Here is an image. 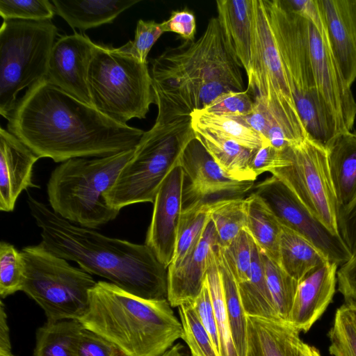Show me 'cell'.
<instances>
[{
    "mask_svg": "<svg viewBox=\"0 0 356 356\" xmlns=\"http://www.w3.org/2000/svg\"><path fill=\"white\" fill-rule=\"evenodd\" d=\"M7 130L40 159L56 163L134 149L145 132L114 121L46 78L18 99Z\"/></svg>",
    "mask_w": 356,
    "mask_h": 356,
    "instance_id": "1",
    "label": "cell"
},
{
    "mask_svg": "<svg viewBox=\"0 0 356 356\" xmlns=\"http://www.w3.org/2000/svg\"><path fill=\"white\" fill-rule=\"evenodd\" d=\"M27 203L41 229V243L49 251L136 296L168 300V269L147 245L71 222L29 193Z\"/></svg>",
    "mask_w": 356,
    "mask_h": 356,
    "instance_id": "2",
    "label": "cell"
},
{
    "mask_svg": "<svg viewBox=\"0 0 356 356\" xmlns=\"http://www.w3.org/2000/svg\"><path fill=\"white\" fill-rule=\"evenodd\" d=\"M240 66L227 44L219 21L211 17L202 35L168 47L152 60L158 113L155 122L191 117L219 95L243 91Z\"/></svg>",
    "mask_w": 356,
    "mask_h": 356,
    "instance_id": "3",
    "label": "cell"
},
{
    "mask_svg": "<svg viewBox=\"0 0 356 356\" xmlns=\"http://www.w3.org/2000/svg\"><path fill=\"white\" fill-rule=\"evenodd\" d=\"M78 321L120 356H159L183 337L168 300L143 298L105 281L90 290L88 308Z\"/></svg>",
    "mask_w": 356,
    "mask_h": 356,
    "instance_id": "4",
    "label": "cell"
},
{
    "mask_svg": "<svg viewBox=\"0 0 356 356\" xmlns=\"http://www.w3.org/2000/svg\"><path fill=\"white\" fill-rule=\"evenodd\" d=\"M134 149L104 157L63 162L52 171L47 183L51 209L70 222L90 229L114 220L120 211L108 204L105 194Z\"/></svg>",
    "mask_w": 356,
    "mask_h": 356,
    "instance_id": "5",
    "label": "cell"
},
{
    "mask_svg": "<svg viewBox=\"0 0 356 356\" xmlns=\"http://www.w3.org/2000/svg\"><path fill=\"white\" fill-rule=\"evenodd\" d=\"M195 137L191 117L155 122L144 132L132 157L105 194L108 204L120 211L133 204L154 203L163 181L179 165L184 149Z\"/></svg>",
    "mask_w": 356,
    "mask_h": 356,
    "instance_id": "6",
    "label": "cell"
},
{
    "mask_svg": "<svg viewBox=\"0 0 356 356\" xmlns=\"http://www.w3.org/2000/svg\"><path fill=\"white\" fill-rule=\"evenodd\" d=\"M88 86L92 106L120 124L145 118L150 105L155 104L147 63L119 47L96 43Z\"/></svg>",
    "mask_w": 356,
    "mask_h": 356,
    "instance_id": "7",
    "label": "cell"
},
{
    "mask_svg": "<svg viewBox=\"0 0 356 356\" xmlns=\"http://www.w3.org/2000/svg\"><path fill=\"white\" fill-rule=\"evenodd\" d=\"M250 95L262 104L283 131L291 146L309 138L298 113L271 27L264 0H252Z\"/></svg>",
    "mask_w": 356,
    "mask_h": 356,
    "instance_id": "8",
    "label": "cell"
},
{
    "mask_svg": "<svg viewBox=\"0 0 356 356\" xmlns=\"http://www.w3.org/2000/svg\"><path fill=\"white\" fill-rule=\"evenodd\" d=\"M20 252L24 263L22 291L43 309L47 321H78L83 316L97 283L91 275L71 266L41 243Z\"/></svg>",
    "mask_w": 356,
    "mask_h": 356,
    "instance_id": "9",
    "label": "cell"
},
{
    "mask_svg": "<svg viewBox=\"0 0 356 356\" xmlns=\"http://www.w3.org/2000/svg\"><path fill=\"white\" fill-rule=\"evenodd\" d=\"M58 30L51 20H3L0 29V114L8 120L19 92L47 78Z\"/></svg>",
    "mask_w": 356,
    "mask_h": 356,
    "instance_id": "10",
    "label": "cell"
},
{
    "mask_svg": "<svg viewBox=\"0 0 356 356\" xmlns=\"http://www.w3.org/2000/svg\"><path fill=\"white\" fill-rule=\"evenodd\" d=\"M270 172L332 234L340 236L339 207L325 147L309 138L299 145L288 146L281 149L279 166Z\"/></svg>",
    "mask_w": 356,
    "mask_h": 356,
    "instance_id": "11",
    "label": "cell"
},
{
    "mask_svg": "<svg viewBox=\"0 0 356 356\" xmlns=\"http://www.w3.org/2000/svg\"><path fill=\"white\" fill-rule=\"evenodd\" d=\"M279 222L316 245L332 262L341 266L351 257L340 236L332 234L280 179L271 176L257 184L253 192Z\"/></svg>",
    "mask_w": 356,
    "mask_h": 356,
    "instance_id": "12",
    "label": "cell"
},
{
    "mask_svg": "<svg viewBox=\"0 0 356 356\" xmlns=\"http://www.w3.org/2000/svg\"><path fill=\"white\" fill-rule=\"evenodd\" d=\"M293 98L317 88L309 38V21L281 0H264Z\"/></svg>",
    "mask_w": 356,
    "mask_h": 356,
    "instance_id": "13",
    "label": "cell"
},
{
    "mask_svg": "<svg viewBox=\"0 0 356 356\" xmlns=\"http://www.w3.org/2000/svg\"><path fill=\"white\" fill-rule=\"evenodd\" d=\"M179 165L190 181L184 187L183 205L241 197L254 186V181L230 177L195 137L184 149Z\"/></svg>",
    "mask_w": 356,
    "mask_h": 356,
    "instance_id": "14",
    "label": "cell"
},
{
    "mask_svg": "<svg viewBox=\"0 0 356 356\" xmlns=\"http://www.w3.org/2000/svg\"><path fill=\"white\" fill-rule=\"evenodd\" d=\"M185 174L179 165L163 181L154 202L145 245L168 269L172 261L183 209Z\"/></svg>",
    "mask_w": 356,
    "mask_h": 356,
    "instance_id": "15",
    "label": "cell"
},
{
    "mask_svg": "<svg viewBox=\"0 0 356 356\" xmlns=\"http://www.w3.org/2000/svg\"><path fill=\"white\" fill-rule=\"evenodd\" d=\"M96 43L74 32L58 38L50 54L47 79L54 86L92 105L88 72Z\"/></svg>",
    "mask_w": 356,
    "mask_h": 356,
    "instance_id": "16",
    "label": "cell"
},
{
    "mask_svg": "<svg viewBox=\"0 0 356 356\" xmlns=\"http://www.w3.org/2000/svg\"><path fill=\"white\" fill-rule=\"evenodd\" d=\"M309 38L317 89L332 108L343 131H352L356 118V101L337 66L325 30L321 33L309 22Z\"/></svg>",
    "mask_w": 356,
    "mask_h": 356,
    "instance_id": "17",
    "label": "cell"
},
{
    "mask_svg": "<svg viewBox=\"0 0 356 356\" xmlns=\"http://www.w3.org/2000/svg\"><path fill=\"white\" fill-rule=\"evenodd\" d=\"M217 246L218 235L211 220L193 251L177 266L168 268V301L171 307H178L195 300L202 290Z\"/></svg>",
    "mask_w": 356,
    "mask_h": 356,
    "instance_id": "18",
    "label": "cell"
},
{
    "mask_svg": "<svg viewBox=\"0 0 356 356\" xmlns=\"http://www.w3.org/2000/svg\"><path fill=\"white\" fill-rule=\"evenodd\" d=\"M40 158L8 130L0 128V210H14L19 194L39 188L32 180L33 168Z\"/></svg>",
    "mask_w": 356,
    "mask_h": 356,
    "instance_id": "19",
    "label": "cell"
},
{
    "mask_svg": "<svg viewBox=\"0 0 356 356\" xmlns=\"http://www.w3.org/2000/svg\"><path fill=\"white\" fill-rule=\"evenodd\" d=\"M338 266L329 261L298 282L288 323L299 332H308L331 302Z\"/></svg>",
    "mask_w": 356,
    "mask_h": 356,
    "instance_id": "20",
    "label": "cell"
},
{
    "mask_svg": "<svg viewBox=\"0 0 356 356\" xmlns=\"http://www.w3.org/2000/svg\"><path fill=\"white\" fill-rule=\"evenodd\" d=\"M216 3L227 44L248 76L251 67L252 0H218Z\"/></svg>",
    "mask_w": 356,
    "mask_h": 356,
    "instance_id": "21",
    "label": "cell"
},
{
    "mask_svg": "<svg viewBox=\"0 0 356 356\" xmlns=\"http://www.w3.org/2000/svg\"><path fill=\"white\" fill-rule=\"evenodd\" d=\"M245 356H298L300 333L289 323L248 316Z\"/></svg>",
    "mask_w": 356,
    "mask_h": 356,
    "instance_id": "22",
    "label": "cell"
},
{
    "mask_svg": "<svg viewBox=\"0 0 356 356\" xmlns=\"http://www.w3.org/2000/svg\"><path fill=\"white\" fill-rule=\"evenodd\" d=\"M326 151L340 211L356 198V133L339 134Z\"/></svg>",
    "mask_w": 356,
    "mask_h": 356,
    "instance_id": "23",
    "label": "cell"
},
{
    "mask_svg": "<svg viewBox=\"0 0 356 356\" xmlns=\"http://www.w3.org/2000/svg\"><path fill=\"white\" fill-rule=\"evenodd\" d=\"M140 0H53L56 15L80 32L111 24L122 12Z\"/></svg>",
    "mask_w": 356,
    "mask_h": 356,
    "instance_id": "24",
    "label": "cell"
},
{
    "mask_svg": "<svg viewBox=\"0 0 356 356\" xmlns=\"http://www.w3.org/2000/svg\"><path fill=\"white\" fill-rule=\"evenodd\" d=\"M321 11L328 45L347 86L356 80V43L348 30L337 0H317Z\"/></svg>",
    "mask_w": 356,
    "mask_h": 356,
    "instance_id": "25",
    "label": "cell"
},
{
    "mask_svg": "<svg viewBox=\"0 0 356 356\" xmlns=\"http://www.w3.org/2000/svg\"><path fill=\"white\" fill-rule=\"evenodd\" d=\"M281 227L279 265L294 280L300 281L329 261L325 255L307 238L284 225H281Z\"/></svg>",
    "mask_w": 356,
    "mask_h": 356,
    "instance_id": "26",
    "label": "cell"
},
{
    "mask_svg": "<svg viewBox=\"0 0 356 356\" xmlns=\"http://www.w3.org/2000/svg\"><path fill=\"white\" fill-rule=\"evenodd\" d=\"M195 138L222 170L232 179L254 181L257 177L250 169L254 149L200 130H193Z\"/></svg>",
    "mask_w": 356,
    "mask_h": 356,
    "instance_id": "27",
    "label": "cell"
},
{
    "mask_svg": "<svg viewBox=\"0 0 356 356\" xmlns=\"http://www.w3.org/2000/svg\"><path fill=\"white\" fill-rule=\"evenodd\" d=\"M246 199L245 230L261 253L279 264L281 224L265 203L254 193Z\"/></svg>",
    "mask_w": 356,
    "mask_h": 356,
    "instance_id": "28",
    "label": "cell"
},
{
    "mask_svg": "<svg viewBox=\"0 0 356 356\" xmlns=\"http://www.w3.org/2000/svg\"><path fill=\"white\" fill-rule=\"evenodd\" d=\"M237 284L247 316L282 321L278 316L266 283L262 263V253L256 244L253 250L248 279Z\"/></svg>",
    "mask_w": 356,
    "mask_h": 356,
    "instance_id": "29",
    "label": "cell"
},
{
    "mask_svg": "<svg viewBox=\"0 0 356 356\" xmlns=\"http://www.w3.org/2000/svg\"><path fill=\"white\" fill-rule=\"evenodd\" d=\"M190 115L193 130L234 140L251 149L269 143L258 132L233 118L209 113L203 110L194 111Z\"/></svg>",
    "mask_w": 356,
    "mask_h": 356,
    "instance_id": "30",
    "label": "cell"
},
{
    "mask_svg": "<svg viewBox=\"0 0 356 356\" xmlns=\"http://www.w3.org/2000/svg\"><path fill=\"white\" fill-rule=\"evenodd\" d=\"M83 328L76 320L47 321L36 332L33 356H76V348Z\"/></svg>",
    "mask_w": 356,
    "mask_h": 356,
    "instance_id": "31",
    "label": "cell"
},
{
    "mask_svg": "<svg viewBox=\"0 0 356 356\" xmlns=\"http://www.w3.org/2000/svg\"><path fill=\"white\" fill-rule=\"evenodd\" d=\"M211 203H196L183 207L175 251L169 267L177 266L199 243L211 221Z\"/></svg>",
    "mask_w": 356,
    "mask_h": 356,
    "instance_id": "32",
    "label": "cell"
},
{
    "mask_svg": "<svg viewBox=\"0 0 356 356\" xmlns=\"http://www.w3.org/2000/svg\"><path fill=\"white\" fill-rule=\"evenodd\" d=\"M219 268L221 273L226 310L232 335L238 356H245L248 336V316L238 292V284L218 246Z\"/></svg>",
    "mask_w": 356,
    "mask_h": 356,
    "instance_id": "33",
    "label": "cell"
},
{
    "mask_svg": "<svg viewBox=\"0 0 356 356\" xmlns=\"http://www.w3.org/2000/svg\"><path fill=\"white\" fill-rule=\"evenodd\" d=\"M206 279L218 328L220 356H238L226 310L223 283L218 264V246L211 255Z\"/></svg>",
    "mask_w": 356,
    "mask_h": 356,
    "instance_id": "34",
    "label": "cell"
},
{
    "mask_svg": "<svg viewBox=\"0 0 356 356\" xmlns=\"http://www.w3.org/2000/svg\"><path fill=\"white\" fill-rule=\"evenodd\" d=\"M210 216L218 235V247L224 248L245 229L246 199L234 197L212 202Z\"/></svg>",
    "mask_w": 356,
    "mask_h": 356,
    "instance_id": "35",
    "label": "cell"
},
{
    "mask_svg": "<svg viewBox=\"0 0 356 356\" xmlns=\"http://www.w3.org/2000/svg\"><path fill=\"white\" fill-rule=\"evenodd\" d=\"M266 283L280 318L288 323L298 282L262 254Z\"/></svg>",
    "mask_w": 356,
    "mask_h": 356,
    "instance_id": "36",
    "label": "cell"
},
{
    "mask_svg": "<svg viewBox=\"0 0 356 356\" xmlns=\"http://www.w3.org/2000/svg\"><path fill=\"white\" fill-rule=\"evenodd\" d=\"M177 308L183 328L182 339L188 345L191 356H220L192 304H183Z\"/></svg>",
    "mask_w": 356,
    "mask_h": 356,
    "instance_id": "37",
    "label": "cell"
},
{
    "mask_svg": "<svg viewBox=\"0 0 356 356\" xmlns=\"http://www.w3.org/2000/svg\"><path fill=\"white\" fill-rule=\"evenodd\" d=\"M328 337L332 356H356V323L346 304L337 309Z\"/></svg>",
    "mask_w": 356,
    "mask_h": 356,
    "instance_id": "38",
    "label": "cell"
},
{
    "mask_svg": "<svg viewBox=\"0 0 356 356\" xmlns=\"http://www.w3.org/2000/svg\"><path fill=\"white\" fill-rule=\"evenodd\" d=\"M24 263L21 252L6 241L0 243V296L5 298L22 291Z\"/></svg>",
    "mask_w": 356,
    "mask_h": 356,
    "instance_id": "39",
    "label": "cell"
},
{
    "mask_svg": "<svg viewBox=\"0 0 356 356\" xmlns=\"http://www.w3.org/2000/svg\"><path fill=\"white\" fill-rule=\"evenodd\" d=\"M255 243L244 229L225 248L219 249L237 284L248 279Z\"/></svg>",
    "mask_w": 356,
    "mask_h": 356,
    "instance_id": "40",
    "label": "cell"
},
{
    "mask_svg": "<svg viewBox=\"0 0 356 356\" xmlns=\"http://www.w3.org/2000/svg\"><path fill=\"white\" fill-rule=\"evenodd\" d=\"M56 14L48 0H1L0 15L3 20H51Z\"/></svg>",
    "mask_w": 356,
    "mask_h": 356,
    "instance_id": "41",
    "label": "cell"
},
{
    "mask_svg": "<svg viewBox=\"0 0 356 356\" xmlns=\"http://www.w3.org/2000/svg\"><path fill=\"white\" fill-rule=\"evenodd\" d=\"M161 23L154 20L139 19L134 40L120 47V49L131 54L140 62L147 63V58L152 47L163 33Z\"/></svg>",
    "mask_w": 356,
    "mask_h": 356,
    "instance_id": "42",
    "label": "cell"
},
{
    "mask_svg": "<svg viewBox=\"0 0 356 356\" xmlns=\"http://www.w3.org/2000/svg\"><path fill=\"white\" fill-rule=\"evenodd\" d=\"M254 102L248 90L230 91L217 97L203 111L226 117H239L252 111Z\"/></svg>",
    "mask_w": 356,
    "mask_h": 356,
    "instance_id": "43",
    "label": "cell"
},
{
    "mask_svg": "<svg viewBox=\"0 0 356 356\" xmlns=\"http://www.w3.org/2000/svg\"><path fill=\"white\" fill-rule=\"evenodd\" d=\"M191 304L199 320L210 336L214 347L220 355L218 328L206 278L200 293Z\"/></svg>",
    "mask_w": 356,
    "mask_h": 356,
    "instance_id": "44",
    "label": "cell"
},
{
    "mask_svg": "<svg viewBox=\"0 0 356 356\" xmlns=\"http://www.w3.org/2000/svg\"><path fill=\"white\" fill-rule=\"evenodd\" d=\"M76 356H120L111 342L98 334L83 328L76 348Z\"/></svg>",
    "mask_w": 356,
    "mask_h": 356,
    "instance_id": "45",
    "label": "cell"
},
{
    "mask_svg": "<svg viewBox=\"0 0 356 356\" xmlns=\"http://www.w3.org/2000/svg\"><path fill=\"white\" fill-rule=\"evenodd\" d=\"M163 32H174L185 41H193L196 33V19L186 9L173 10L168 19L161 22Z\"/></svg>",
    "mask_w": 356,
    "mask_h": 356,
    "instance_id": "46",
    "label": "cell"
},
{
    "mask_svg": "<svg viewBox=\"0 0 356 356\" xmlns=\"http://www.w3.org/2000/svg\"><path fill=\"white\" fill-rule=\"evenodd\" d=\"M338 289L345 300V304H356V250L350 258L337 270Z\"/></svg>",
    "mask_w": 356,
    "mask_h": 356,
    "instance_id": "47",
    "label": "cell"
},
{
    "mask_svg": "<svg viewBox=\"0 0 356 356\" xmlns=\"http://www.w3.org/2000/svg\"><path fill=\"white\" fill-rule=\"evenodd\" d=\"M281 159V149H277L270 143L264 144L259 148L254 149L250 169L257 177L265 172H269L278 167Z\"/></svg>",
    "mask_w": 356,
    "mask_h": 356,
    "instance_id": "48",
    "label": "cell"
},
{
    "mask_svg": "<svg viewBox=\"0 0 356 356\" xmlns=\"http://www.w3.org/2000/svg\"><path fill=\"white\" fill-rule=\"evenodd\" d=\"M338 225L340 236L352 255L356 250V198L339 211Z\"/></svg>",
    "mask_w": 356,
    "mask_h": 356,
    "instance_id": "49",
    "label": "cell"
},
{
    "mask_svg": "<svg viewBox=\"0 0 356 356\" xmlns=\"http://www.w3.org/2000/svg\"><path fill=\"white\" fill-rule=\"evenodd\" d=\"M233 118L258 132L266 141H268L266 136L269 129L274 124H277L266 107L258 102H254L253 109L250 113L243 116L233 117Z\"/></svg>",
    "mask_w": 356,
    "mask_h": 356,
    "instance_id": "50",
    "label": "cell"
},
{
    "mask_svg": "<svg viewBox=\"0 0 356 356\" xmlns=\"http://www.w3.org/2000/svg\"><path fill=\"white\" fill-rule=\"evenodd\" d=\"M287 7L310 22L321 33L325 25L317 0L283 1Z\"/></svg>",
    "mask_w": 356,
    "mask_h": 356,
    "instance_id": "51",
    "label": "cell"
},
{
    "mask_svg": "<svg viewBox=\"0 0 356 356\" xmlns=\"http://www.w3.org/2000/svg\"><path fill=\"white\" fill-rule=\"evenodd\" d=\"M341 16L356 43V0H337Z\"/></svg>",
    "mask_w": 356,
    "mask_h": 356,
    "instance_id": "52",
    "label": "cell"
},
{
    "mask_svg": "<svg viewBox=\"0 0 356 356\" xmlns=\"http://www.w3.org/2000/svg\"><path fill=\"white\" fill-rule=\"evenodd\" d=\"M0 356H15L12 352L7 314L1 300L0 302Z\"/></svg>",
    "mask_w": 356,
    "mask_h": 356,
    "instance_id": "53",
    "label": "cell"
},
{
    "mask_svg": "<svg viewBox=\"0 0 356 356\" xmlns=\"http://www.w3.org/2000/svg\"><path fill=\"white\" fill-rule=\"evenodd\" d=\"M298 356H321V355L316 347L301 340L298 345Z\"/></svg>",
    "mask_w": 356,
    "mask_h": 356,
    "instance_id": "54",
    "label": "cell"
},
{
    "mask_svg": "<svg viewBox=\"0 0 356 356\" xmlns=\"http://www.w3.org/2000/svg\"><path fill=\"white\" fill-rule=\"evenodd\" d=\"M183 350L184 346L181 343H177L159 356H184Z\"/></svg>",
    "mask_w": 356,
    "mask_h": 356,
    "instance_id": "55",
    "label": "cell"
},
{
    "mask_svg": "<svg viewBox=\"0 0 356 356\" xmlns=\"http://www.w3.org/2000/svg\"><path fill=\"white\" fill-rule=\"evenodd\" d=\"M346 305L348 306V309H349V310H350V313H351V314H352V316H353V317L354 318V321H355V322L356 323V304H354V305H347V304H346Z\"/></svg>",
    "mask_w": 356,
    "mask_h": 356,
    "instance_id": "56",
    "label": "cell"
}]
</instances>
